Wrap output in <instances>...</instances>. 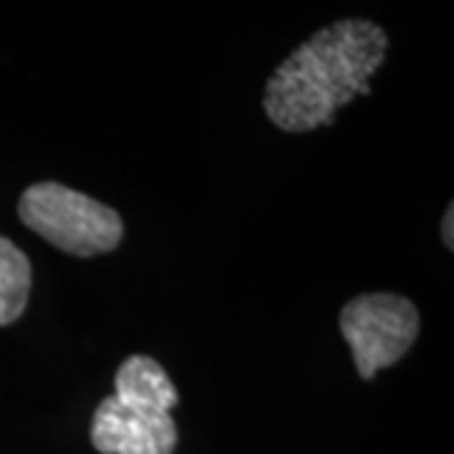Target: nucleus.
<instances>
[{
  "label": "nucleus",
  "instance_id": "nucleus-1",
  "mask_svg": "<svg viewBox=\"0 0 454 454\" xmlns=\"http://www.w3.org/2000/svg\"><path fill=\"white\" fill-rule=\"evenodd\" d=\"M381 26L346 18L310 35L265 83L262 109L278 129L303 134L331 127L351 98L372 94L369 79L387 61Z\"/></svg>",
  "mask_w": 454,
  "mask_h": 454
},
{
  "label": "nucleus",
  "instance_id": "nucleus-2",
  "mask_svg": "<svg viewBox=\"0 0 454 454\" xmlns=\"http://www.w3.org/2000/svg\"><path fill=\"white\" fill-rule=\"evenodd\" d=\"M179 391L160 361L131 354L114 376V394L91 417V442L101 454H172Z\"/></svg>",
  "mask_w": 454,
  "mask_h": 454
},
{
  "label": "nucleus",
  "instance_id": "nucleus-3",
  "mask_svg": "<svg viewBox=\"0 0 454 454\" xmlns=\"http://www.w3.org/2000/svg\"><path fill=\"white\" fill-rule=\"evenodd\" d=\"M20 223L74 258H94L119 247L121 215L61 182H35L18 200Z\"/></svg>",
  "mask_w": 454,
  "mask_h": 454
},
{
  "label": "nucleus",
  "instance_id": "nucleus-4",
  "mask_svg": "<svg viewBox=\"0 0 454 454\" xmlns=\"http://www.w3.org/2000/svg\"><path fill=\"white\" fill-rule=\"evenodd\" d=\"M339 325L358 376L373 379L394 366L419 336V310L396 293H364L340 309Z\"/></svg>",
  "mask_w": 454,
  "mask_h": 454
},
{
  "label": "nucleus",
  "instance_id": "nucleus-5",
  "mask_svg": "<svg viewBox=\"0 0 454 454\" xmlns=\"http://www.w3.org/2000/svg\"><path fill=\"white\" fill-rule=\"evenodd\" d=\"M33 286L28 255L13 240L0 235V325H11L23 316Z\"/></svg>",
  "mask_w": 454,
  "mask_h": 454
},
{
  "label": "nucleus",
  "instance_id": "nucleus-6",
  "mask_svg": "<svg viewBox=\"0 0 454 454\" xmlns=\"http://www.w3.org/2000/svg\"><path fill=\"white\" fill-rule=\"evenodd\" d=\"M452 220H454V207H452V205H450V207H447V212H444V223H442V240H444V245H447L450 250H452V247H454Z\"/></svg>",
  "mask_w": 454,
  "mask_h": 454
}]
</instances>
